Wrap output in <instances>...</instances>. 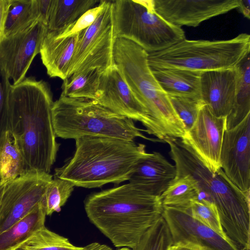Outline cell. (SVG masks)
Wrapping results in <instances>:
<instances>
[{"label":"cell","mask_w":250,"mask_h":250,"mask_svg":"<svg viewBox=\"0 0 250 250\" xmlns=\"http://www.w3.org/2000/svg\"><path fill=\"white\" fill-rule=\"evenodd\" d=\"M52 93L48 83L26 77L11 86L8 130L15 136L25 170L49 174L59 144L52 120Z\"/></svg>","instance_id":"obj_1"},{"label":"cell","mask_w":250,"mask_h":250,"mask_svg":"<svg viewBox=\"0 0 250 250\" xmlns=\"http://www.w3.org/2000/svg\"><path fill=\"white\" fill-rule=\"evenodd\" d=\"M84 209L90 222L118 248L135 250L162 215L160 196L128 183L89 195Z\"/></svg>","instance_id":"obj_2"},{"label":"cell","mask_w":250,"mask_h":250,"mask_svg":"<svg viewBox=\"0 0 250 250\" xmlns=\"http://www.w3.org/2000/svg\"><path fill=\"white\" fill-rule=\"evenodd\" d=\"M174 163L176 177L189 175L197 182V201L214 204L228 237L240 250H250V195L240 191L222 168L211 172L192 147L181 139L165 141Z\"/></svg>","instance_id":"obj_3"},{"label":"cell","mask_w":250,"mask_h":250,"mask_svg":"<svg viewBox=\"0 0 250 250\" xmlns=\"http://www.w3.org/2000/svg\"><path fill=\"white\" fill-rule=\"evenodd\" d=\"M75 140L73 156L56 169L55 176L85 188L128 181L137 165L148 154L145 145L134 141L95 136Z\"/></svg>","instance_id":"obj_4"},{"label":"cell","mask_w":250,"mask_h":250,"mask_svg":"<svg viewBox=\"0 0 250 250\" xmlns=\"http://www.w3.org/2000/svg\"><path fill=\"white\" fill-rule=\"evenodd\" d=\"M148 53L133 42L121 38L114 42V63L138 99L146 108L152 135L161 142L182 139L185 126L174 111L167 94L155 79L148 63Z\"/></svg>","instance_id":"obj_5"},{"label":"cell","mask_w":250,"mask_h":250,"mask_svg":"<svg viewBox=\"0 0 250 250\" xmlns=\"http://www.w3.org/2000/svg\"><path fill=\"white\" fill-rule=\"evenodd\" d=\"M52 120L56 137L62 139L84 136L114 138L134 141L141 138L159 142L145 136L132 120L117 114L86 98L61 96L54 102Z\"/></svg>","instance_id":"obj_6"},{"label":"cell","mask_w":250,"mask_h":250,"mask_svg":"<svg viewBox=\"0 0 250 250\" xmlns=\"http://www.w3.org/2000/svg\"><path fill=\"white\" fill-rule=\"evenodd\" d=\"M250 51V35L229 40L186 39L163 50L149 53L151 69L182 68L201 72L235 68Z\"/></svg>","instance_id":"obj_7"},{"label":"cell","mask_w":250,"mask_h":250,"mask_svg":"<svg viewBox=\"0 0 250 250\" xmlns=\"http://www.w3.org/2000/svg\"><path fill=\"white\" fill-rule=\"evenodd\" d=\"M112 3L116 38L129 40L148 54L186 39L181 27L168 22L155 11L153 0H116Z\"/></svg>","instance_id":"obj_8"},{"label":"cell","mask_w":250,"mask_h":250,"mask_svg":"<svg viewBox=\"0 0 250 250\" xmlns=\"http://www.w3.org/2000/svg\"><path fill=\"white\" fill-rule=\"evenodd\" d=\"M116 38L112 0H106L95 22L80 32L67 77L91 68H98L102 73L111 67L114 64L113 50Z\"/></svg>","instance_id":"obj_9"},{"label":"cell","mask_w":250,"mask_h":250,"mask_svg":"<svg viewBox=\"0 0 250 250\" xmlns=\"http://www.w3.org/2000/svg\"><path fill=\"white\" fill-rule=\"evenodd\" d=\"M52 179L50 173L28 171L6 184L0 204V233L42 200Z\"/></svg>","instance_id":"obj_10"},{"label":"cell","mask_w":250,"mask_h":250,"mask_svg":"<svg viewBox=\"0 0 250 250\" xmlns=\"http://www.w3.org/2000/svg\"><path fill=\"white\" fill-rule=\"evenodd\" d=\"M48 31L46 25L37 21L0 41V67L12 80V84H17L26 78L34 59L40 53Z\"/></svg>","instance_id":"obj_11"},{"label":"cell","mask_w":250,"mask_h":250,"mask_svg":"<svg viewBox=\"0 0 250 250\" xmlns=\"http://www.w3.org/2000/svg\"><path fill=\"white\" fill-rule=\"evenodd\" d=\"M162 216L173 245L191 250H240L231 240L179 209L163 207Z\"/></svg>","instance_id":"obj_12"},{"label":"cell","mask_w":250,"mask_h":250,"mask_svg":"<svg viewBox=\"0 0 250 250\" xmlns=\"http://www.w3.org/2000/svg\"><path fill=\"white\" fill-rule=\"evenodd\" d=\"M95 100L117 114L140 122L146 128L145 131L152 135V124L146 108L131 90L115 63L101 73Z\"/></svg>","instance_id":"obj_13"},{"label":"cell","mask_w":250,"mask_h":250,"mask_svg":"<svg viewBox=\"0 0 250 250\" xmlns=\"http://www.w3.org/2000/svg\"><path fill=\"white\" fill-rule=\"evenodd\" d=\"M221 168L228 179L243 193H250V113L224 134Z\"/></svg>","instance_id":"obj_14"},{"label":"cell","mask_w":250,"mask_h":250,"mask_svg":"<svg viewBox=\"0 0 250 250\" xmlns=\"http://www.w3.org/2000/svg\"><path fill=\"white\" fill-rule=\"evenodd\" d=\"M227 117L213 115L204 105L192 126L181 139L194 150L204 165L213 173L221 169L220 154Z\"/></svg>","instance_id":"obj_15"},{"label":"cell","mask_w":250,"mask_h":250,"mask_svg":"<svg viewBox=\"0 0 250 250\" xmlns=\"http://www.w3.org/2000/svg\"><path fill=\"white\" fill-rule=\"evenodd\" d=\"M240 0H153L155 11L178 27L202 22L237 8Z\"/></svg>","instance_id":"obj_16"},{"label":"cell","mask_w":250,"mask_h":250,"mask_svg":"<svg viewBox=\"0 0 250 250\" xmlns=\"http://www.w3.org/2000/svg\"><path fill=\"white\" fill-rule=\"evenodd\" d=\"M236 83L235 68L201 72V99L213 115L228 116L234 104Z\"/></svg>","instance_id":"obj_17"},{"label":"cell","mask_w":250,"mask_h":250,"mask_svg":"<svg viewBox=\"0 0 250 250\" xmlns=\"http://www.w3.org/2000/svg\"><path fill=\"white\" fill-rule=\"evenodd\" d=\"M176 176L175 166L161 153L154 151L140 161L128 181L145 192L160 196Z\"/></svg>","instance_id":"obj_18"},{"label":"cell","mask_w":250,"mask_h":250,"mask_svg":"<svg viewBox=\"0 0 250 250\" xmlns=\"http://www.w3.org/2000/svg\"><path fill=\"white\" fill-rule=\"evenodd\" d=\"M80 33L66 37L55 31H48L41 45L40 54L48 75L62 80L67 78L69 64Z\"/></svg>","instance_id":"obj_19"},{"label":"cell","mask_w":250,"mask_h":250,"mask_svg":"<svg viewBox=\"0 0 250 250\" xmlns=\"http://www.w3.org/2000/svg\"><path fill=\"white\" fill-rule=\"evenodd\" d=\"M151 70L167 95L201 99V71L182 68Z\"/></svg>","instance_id":"obj_20"},{"label":"cell","mask_w":250,"mask_h":250,"mask_svg":"<svg viewBox=\"0 0 250 250\" xmlns=\"http://www.w3.org/2000/svg\"><path fill=\"white\" fill-rule=\"evenodd\" d=\"M46 216L42 201L27 215L0 233V250H18L45 227Z\"/></svg>","instance_id":"obj_21"},{"label":"cell","mask_w":250,"mask_h":250,"mask_svg":"<svg viewBox=\"0 0 250 250\" xmlns=\"http://www.w3.org/2000/svg\"><path fill=\"white\" fill-rule=\"evenodd\" d=\"M100 1L96 0H52L47 23L48 30L63 33L83 13Z\"/></svg>","instance_id":"obj_22"},{"label":"cell","mask_w":250,"mask_h":250,"mask_svg":"<svg viewBox=\"0 0 250 250\" xmlns=\"http://www.w3.org/2000/svg\"><path fill=\"white\" fill-rule=\"evenodd\" d=\"M237 83L232 109L227 117V129L239 124L250 113V54L235 67Z\"/></svg>","instance_id":"obj_23"},{"label":"cell","mask_w":250,"mask_h":250,"mask_svg":"<svg viewBox=\"0 0 250 250\" xmlns=\"http://www.w3.org/2000/svg\"><path fill=\"white\" fill-rule=\"evenodd\" d=\"M25 172L24 159L16 139L7 130L0 143V182L7 184Z\"/></svg>","instance_id":"obj_24"},{"label":"cell","mask_w":250,"mask_h":250,"mask_svg":"<svg viewBox=\"0 0 250 250\" xmlns=\"http://www.w3.org/2000/svg\"><path fill=\"white\" fill-rule=\"evenodd\" d=\"M101 73L98 68H91L73 74L63 80L61 96L95 100Z\"/></svg>","instance_id":"obj_25"},{"label":"cell","mask_w":250,"mask_h":250,"mask_svg":"<svg viewBox=\"0 0 250 250\" xmlns=\"http://www.w3.org/2000/svg\"><path fill=\"white\" fill-rule=\"evenodd\" d=\"M199 187L189 175L176 177L160 196L163 207L184 209L197 200Z\"/></svg>","instance_id":"obj_26"},{"label":"cell","mask_w":250,"mask_h":250,"mask_svg":"<svg viewBox=\"0 0 250 250\" xmlns=\"http://www.w3.org/2000/svg\"><path fill=\"white\" fill-rule=\"evenodd\" d=\"M37 0H10L3 31V37L19 32L38 21Z\"/></svg>","instance_id":"obj_27"},{"label":"cell","mask_w":250,"mask_h":250,"mask_svg":"<svg viewBox=\"0 0 250 250\" xmlns=\"http://www.w3.org/2000/svg\"><path fill=\"white\" fill-rule=\"evenodd\" d=\"M18 250H85L45 227L36 232Z\"/></svg>","instance_id":"obj_28"},{"label":"cell","mask_w":250,"mask_h":250,"mask_svg":"<svg viewBox=\"0 0 250 250\" xmlns=\"http://www.w3.org/2000/svg\"><path fill=\"white\" fill-rule=\"evenodd\" d=\"M75 185L55 176L47 185L42 200L46 215L60 212L71 195Z\"/></svg>","instance_id":"obj_29"},{"label":"cell","mask_w":250,"mask_h":250,"mask_svg":"<svg viewBox=\"0 0 250 250\" xmlns=\"http://www.w3.org/2000/svg\"><path fill=\"white\" fill-rule=\"evenodd\" d=\"M179 209L210 228L225 239L230 240L223 229L214 204L196 200L188 208Z\"/></svg>","instance_id":"obj_30"},{"label":"cell","mask_w":250,"mask_h":250,"mask_svg":"<svg viewBox=\"0 0 250 250\" xmlns=\"http://www.w3.org/2000/svg\"><path fill=\"white\" fill-rule=\"evenodd\" d=\"M171 245L170 234L161 215L145 234L135 250H167Z\"/></svg>","instance_id":"obj_31"},{"label":"cell","mask_w":250,"mask_h":250,"mask_svg":"<svg viewBox=\"0 0 250 250\" xmlns=\"http://www.w3.org/2000/svg\"><path fill=\"white\" fill-rule=\"evenodd\" d=\"M168 96L174 111L184 125L186 132L188 131L194 124L201 108L205 104L201 99Z\"/></svg>","instance_id":"obj_32"},{"label":"cell","mask_w":250,"mask_h":250,"mask_svg":"<svg viewBox=\"0 0 250 250\" xmlns=\"http://www.w3.org/2000/svg\"><path fill=\"white\" fill-rule=\"evenodd\" d=\"M11 85L6 72L0 67V143L8 130Z\"/></svg>","instance_id":"obj_33"},{"label":"cell","mask_w":250,"mask_h":250,"mask_svg":"<svg viewBox=\"0 0 250 250\" xmlns=\"http://www.w3.org/2000/svg\"><path fill=\"white\" fill-rule=\"evenodd\" d=\"M106 0H101L98 5L91 8L83 13L67 30L58 34L60 37H66L77 34L91 26L96 20L104 9Z\"/></svg>","instance_id":"obj_34"},{"label":"cell","mask_w":250,"mask_h":250,"mask_svg":"<svg viewBox=\"0 0 250 250\" xmlns=\"http://www.w3.org/2000/svg\"><path fill=\"white\" fill-rule=\"evenodd\" d=\"M52 0H37L39 19L38 21L47 26Z\"/></svg>","instance_id":"obj_35"},{"label":"cell","mask_w":250,"mask_h":250,"mask_svg":"<svg viewBox=\"0 0 250 250\" xmlns=\"http://www.w3.org/2000/svg\"><path fill=\"white\" fill-rule=\"evenodd\" d=\"M10 0H0V42L3 37V31Z\"/></svg>","instance_id":"obj_36"},{"label":"cell","mask_w":250,"mask_h":250,"mask_svg":"<svg viewBox=\"0 0 250 250\" xmlns=\"http://www.w3.org/2000/svg\"><path fill=\"white\" fill-rule=\"evenodd\" d=\"M85 250H112L109 246L97 242L90 243L84 246ZM117 250H133L127 248H120Z\"/></svg>","instance_id":"obj_37"},{"label":"cell","mask_w":250,"mask_h":250,"mask_svg":"<svg viewBox=\"0 0 250 250\" xmlns=\"http://www.w3.org/2000/svg\"><path fill=\"white\" fill-rule=\"evenodd\" d=\"M245 17L250 18V0H240L239 6L237 8Z\"/></svg>","instance_id":"obj_38"},{"label":"cell","mask_w":250,"mask_h":250,"mask_svg":"<svg viewBox=\"0 0 250 250\" xmlns=\"http://www.w3.org/2000/svg\"><path fill=\"white\" fill-rule=\"evenodd\" d=\"M167 250H191L180 246L171 245L167 249Z\"/></svg>","instance_id":"obj_39"},{"label":"cell","mask_w":250,"mask_h":250,"mask_svg":"<svg viewBox=\"0 0 250 250\" xmlns=\"http://www.w3.org/2000/svg\"><path fill=\"white\" fill-rule=\"evenodd\" d=\"M6 184L0 182V204Z\"/></svg>","instance_id":"obj_40"}]
</instances>
